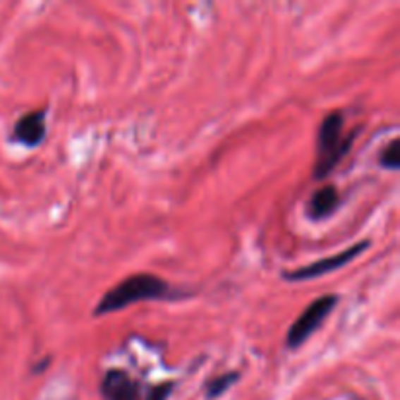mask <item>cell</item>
<instances>
[{
	"instance_id": "cell-1",
	"label": "cell",
	"mask_w": 400,
	"mask_h": 400,
	"mask_svg": "<svg viewBox=\"0 0 400 400\" xmlns=\"http://www.w3.org/2000/svg\"><path fill=\"white\" fill-rule=\"evenodd\" d=\"M180 293L172 291L170 285L152 274H135L126 277L123 281H119L116 287H111L109 291L102 295L100 303L96 305L94 315H108L114 310H121L141 303V301H162L178 297Z\"/></svg>"
},
{
	"instance_id": "cell-2",
	"label": "cell",
	"mask_w": 400,
	"mask_h": 400,
	"mask_svg": "<svg viewBox=\"0 0 400 400\" xmlns=\"http://www.w3.org/2000/svg\"><path fill=\"white\" fill-rule=\"evenodd\" d=\"M358 131L344 135V114L332 111L320 121L317 137V162H315V178H326L336 164L348 154L351 143Z\"/></svg>"
},
{
	"instance_id": "cell-3",
	"label": "cell",
	"mask_w": 400,
	"mask_h": 400,
	"mask_svg": "<svg viewBox=\"0 0 400 400\" xmlns=\"http://www.w3.org/2000/svg\"><path fill=\"white\" fill-rule=\"evenodd\" d=\"M336 305H338V297L336 295H322V297L313 301L309 307L301 313V317L293 322L291 328H289L287 338H285L287 348H291V350L301 348L313 334L317 332L318 326L325 322Z\"/></svg>"
},
{
	"instance_id": "cell-4",
	"label": "cell",
	"mask_w": 400,
	"mask_h": 400,
	"mask_svg": "<svg viewBox=\"0 0 400 400\" xmlns=\"http://www.w3.org/2000/svg\"><path fill=\"white\" fill-rule=\"evenodd\" d=\"M371 246V241H361L358 244H353L346 250L334 254L330 258H322L313 262L309 266H301L297 269H291V272H284V277L287 281H307V279H315V277H320V275L330 274V272H336L344 267L348 262H351L353 258H358L361 252H365L367 248Z\"/></svg>"
},
{
	"instance_id": "cell-5",
	"label": "cell",
	"mask_w": 400,
	"mask_h": 400,
	"mask_svg": "<svg viewBox=\"0 0 400 400\" xmlns=\"http://www.w3.org/2000/svg\"><path fill=\"white\" fill-rule=\"evenodd\" d=\"M102 396L106 400H141V387L121 369H109L102 377Z\"/></svg>"
},
{
	"instance_id": "cell-6",
	"label": "cell",
	"mask_w": 400,
	"mask_h": 400,
	"mask_svg": "<svg viewBox=\"0 0 400 400\" xmlns=\"http://www.w3.org/2000/svg\"><path fill=\"white\" fill-rule=\"evenodd\" d=\"M45 109H35L30 114H24L16 121L12 139L16 143H22L25 147H37L45 139Z\"/></svg>"
},
{
	"instance_id": "cell-7",
	"label": "cell",
	"mask_w": 400,
	"mask_h": 400,
	"mask_svg": "<svg viewBox=\"0 0 400 400\" xmlns=\"http://www.w3.org/2000/svg\"><path fill=\"white\" fill-rule=\"evenodd\" d=\"M340 203V193L334 186H322L318 188L317 192L313 193V198L309 201V213L310 219L315 221H320V219H326L328 215H332L336 207Z\"/></svg>"
},
{
	"instance_id": "cell-8",
	"label": "cell",
	"mask_w": 400,
	"mask_h": 400,
	"mask_svg": "<svg viewBox=\"0 0 400 400\" xmlns=\"http://www.w3.org/2000/svg\"><path fill=\"white\" fill-rule=\"evenodd\" d=\"M238 379H241L238 371H231V373H225V375H219L215 377V379H211V381L205 384V396H207V399H217L223 392L229 391Z\"/></svg>"
},
{
	"instance_id": "cell-9",
	"label": "cell",
	"mask_w": 400,
	"mask_h": 400,
	"mask_svg": "<svg viewBox=\"0 0 400 400\" xmlns=\"http://www.w3.org/2000/svg\"><path fill=\"white\" fill-rule=\"evenodd\" d=\"M400 141L399 139H392L383 150H381V157H379V164L389 170H399L400 166V152H399Z\"/></svg>"
},
{
	"instance_id": "cell-10",
	"label": "cell",
	"mask_w": 400,
	"mask_h": 400,
	"mask_svg": "<svg viewBox=\"0 0 400 400\" xmlns=\"http://www.w3.org/2000/svg\"><path fill=\"white\" fill-rule=\"evenodd\" d=\"M172 389H174V383H172V381H166V383L157 384V387L149 389L147 400H166L168 396H170Z\"/></svg>"
}]
</instances>
